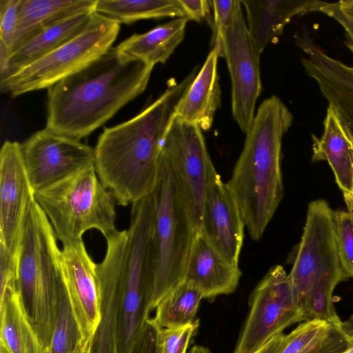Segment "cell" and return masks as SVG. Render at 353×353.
Returning a JSON list of instances; mask_svg holds the SVG:
<instances>
[{"label": "cell", "instance_id": "6da1fadb", "mask_svg": "<svg viewBox=\"0 0 353 353\" xmlns=\"http://www.w3.org/2000/svg\"><path fill=\"white\" fill-rule=\"evenodd\" d=\"M196 70L170 85L139 114L105 128L99 137L94 148L95 169L117 204L132 205L153 192L167 132Z\"/></svg>", "mask_w": 353, "mask_h": 353}, {"label": "cell", "instance_id": "7a4b0ae2", "mask_svg": "<svg viewBox=\"0 0 353 353\" xmlns=\"http://www.w3.org/2000/svg\"><path fill=\"white\" fill-rule=\"evenodd\" d=\"M153 66L121 55L117 47L48 88L46 128L79 140L146 88Z\"/></svg>", "mask_w": 353, "mask_h": 353}, {"label": "cell", "instance_id": "3957f363", "mask_svg": "<svg viewBox=\"0 0 353 353\" xmlns=\"http://www.w3.org/2000/svg\"><path fill=\"white\" fill-rule=\"evenodd\" d=\"M292 120V113L278 97L265 99L245 134L243 150L226 183L254 241L263 236L283 196L281 145Z\"/></svg>", "mask_w": 353, "mask_h": 353}, {"label": "cell", "instance_id": "277c9868", "mask_svg": "<svg viewBox=\"0 0 353 353\" xmlns=\"http://www.w3.org/2000/svg\"><path fill=\"white\" fill-rule=\"evenodd\" d=\"M54 230L34 198L28 209L18 253V288L25 308L49 350L64 288Z\"/></svg>", "mask_w": 353, "mask_h": 353}, {"label": "cell", "instance_id": "5b68a950", "mask_svg": "<svg viewBox=\"0 0 353 353\" xmlns=\"http://www.w3.org/2000/svg\"><path fill=\"white\" fill-rule=\"evenodd\" d=\"M152 194L154 225L151 310L183 281L198 232L171 167L163 154L158 181Z\"/></svg>", "mask_w": 353, "mask_h": 353}, {"label": "cell", "instance_id": "8992f818", "mask_svg": "<svg viewBox=\"0 0 353 353\" xmlns=\"http://www.w3.org/2000/svg\"><path fill=\"white\" fill-rule=\"evenodd\" d=\"M34 199L49 219L62 245L83 241L96 229L107 239L116 228V200L101 182L95 165L34 192Z\"/></svg>", "mask_w": 353, "mask_h": 353}, {"label": "cell", "instance_id": "52a82bcc", "mask_svg": "<svg viewBox=\"0 0 353 353\" xmlns=\"http://www.w3.org/2000/svg\"><path fill=\"white\" fill-rule=\"evenodd\" d=\"M131 206L118 318V353H130L151 311L154 225L152 194Z\"/></svg>", "mask_w": 353, "mask_h": 353}, {"label": "cell", "instance_id": "ba28073f", "mask_svg": "<svg viewBox=\"0 0 353 353\" xmlns=\"http://www.w3.org/2000/svg\"><path fill=\"white\" fill-rule=\"evenodd\" d=\"M119 30L117 21L94 12L79 36L0 81L1 92L16 97L50 88L105 53Z\"/></svg>", "mask_w": 353, "mask_h": 353}, {"label": "cell", "instance_id": "9c48e42d", "mask_svg": "<svg viewBox=\"0 0 353 353\" xmlns=\"http://www.w3.org/2000/svg\"><path fill=\"white\" fill-rule=\"evenodd\" d=\"M303 321L289 274L271 268L251 296L250 310L234 353H255L276 335Z\"/></svg>", "mask_w": 353, "mask_h": 353}, {"label": "cell", "instance_id": "30bf717a", "mask_svg": "<svg viewBox=\"0 0 353 353\" xmlns=\"http://www.w3.org/2000/svg\"><path fill=\"white\" fill-rule=\"evenodd\" d=\"M162 154L171 167L199 232L207 190L217 174L202 130L196 125L174 118L164 140Z\"/></svg>", "mask_w": 353, "mask_h": 353}, {"label": "cell", "instance_id": "8fae6325", "mask_svg": "<svg viewBox=\"0 0 353 353\" xmlns=\"http://www.w3.org/2000/svg\"><path fill=\"white\" fill-rule=\"evenodd\" d=\"M342 271L335 235L334 211L326 201H313L307 208L303 235L289 274L301 309L320 278Z\"/></svg>", "mask_w": 353, "mask_h": 353}, {"label": "cell", "instance_id": "7c38bea8", "mask_svg": "<svg viewBox=\"0 0 353 353\" xmlns=\"http://www.w3.org/2000/svg\"><path fill=\"white\" fill-rule=\"evenodd\" d=\"M21 148L34 192L95 165L94 148L47 128L32 134Z\"/></svg>", "mask_w": 353, "mask_h": 353}, {"label": "cell", "instance_id": "4fadbf2b", "mask_svg": "<svg viewBox=\"0 0 353 353\" xmlns=\"http://www.w3.org/2000/svg\"><path fill=\"white\" fill-rule=\"evenodd\" d=\"M261 54L254 46L242 12L236 0L225 37V57L232 83V111L242 132L249 130L256 101L261 92Z\"/></svg>", "mask_w": 353, "mask_h": 353}, {"label": "cell", "instance_id": "5bb4252c", "mask_svg": "<svg viewBox=\"0 0 353 353\" xmlns=\"http://www.w3.org/2000/svg\"><path fill=\"white\" fill-rule=\"evenodd\" d=\"M63 283L82 341L93 339L102 319V297L97 263L83 241L63 245Z\"/></svg>", "mask_w": 353, "mask_h": 353}, {"label": "cell", "instance_id": "9a60e30c", "mask_svg": "<svg viewBox=\"0 0 353 353\" xmlns=\"http://www.w3.org/2000/svg\"><path fill=\"white\" fill-rule=\"evenodd\" d=\"M21 143L6 141L0 151V244L19 252L25 217L34 198Z\"/></svg>", "mask_w": 353, "mask_h": 353}, {"label": "cell", "instance_id": "2e32d148", "mask_svg": "<svg viewBox=\"0 0 353 353\" xmlns=\"http://www.w3.org/2000/svg\"><path fill=\"white\" fill-rule=\"evenodd\" d=\"M0 353H50L25 308L10 256L0 259Z\"/></svg>", "mask_w": 353, "mask_h": 353}, {"label": "cell", "instance_id": "e0dca14e", "mask_svg": "<svg viewBox=\"0 0 353 353\" xmlns=\"http://www.w3.org/2000/svg\"><path fill=\"white\" fill-rule=\"evenodd\" d=\"M295 42L306 54L301 58L305 72L353 135V66L327 54L306 33L297 34Z\"/></svg>", "mask_w": 353, "mask_h": 353}, {"label": "cell", "instance_id": "ac0fdd59", "mask_svg": "<svg viewBox=\"0 0 353 353\" xmlns=\"http://www.w3.org/2000/svg\"><path fill=\"white\" fill-rule=\"evenodd\" d=\"M245 226L236 200L217 173L207 190L199 232L226 259L239 265Z\"/></svg>", "mask_w": 353, "mask_h": 353}, {"label": "cell", "instance_id": "d6986e66", "mask_svg": "<svg viewBox=\"0 0 353 353\" xmlns=\"http://www.w3.org/2000/svg\"><path fill=\"white\" fill-rule=\"evenodd\" d=\"M241 272L197 232L185 267L183 281L196 288L205 299L233 292Z\"/></svg>", "mask_w": 353, "mask_h": 353}, {"label": "cell", "instance_id": "ffe728a7", "mask_svg": "<svg viewBox=\"0 0 353 353\" xmlns=\"http://www.w3.org/2000/svg\"><path fill=\"white\" fill-rule=\"evenodd\" d=\"M323 127L320 138L312 134V160L327 161L348 211H353V135L330 106Z\"/></svg>", "mask_w": 353, "mask_h": 353}, {"label": "cell", "instance_id": "44dd1931", "mask_svg": "<svg viewBox=\"0 0 353 353\" xmlns=\"http://www.w3.org/2000/svg\"><path fill=\"white\" fill-rule=\"evenodd\" d=\"M246 11L252 42L261 54L275 43L285 26L297 15L318 11L323 1L315 0H240Z\"/></svg>", "mask_w": 353, "mask_h": 353}, {"label": "cell", "instance_id": "7402d4cb", "mask_svg": "<svg viewBox=\"0 0 353 353\" xmlns=\"http://www.w3.org/2000/svg\"><path fill=\"white\" fill-rule=\"evenodd\" d=\"M218 58L216 51L212 48L180 100L174 114V118L196 125L204 131L211 128L221 104Z\"/></svg>", "mask_w": 353, "mask_h": 353}, {"label": "cell", "instance_id": "603a6c76", "mask_svg": "<svg viewBox=\"0 0 353 353\" xmlns=\"http://www.w3.org/2000/svg\"><path fill=\"white\" fill-rule=\"evenodd\" d=\"M97 2V0H20L10 55L52 25L79 13L95 11Z\"/></svg>", "mask_w": 353, "mask_h": 353}, {"label": "cell", "instance_id": "cb8c5ba5", "mask_svg": "<svg viewBox=\"0 0 353 353\" xmlns=\"http://www.w3.org/2000/svg\"><path fill=\"white\" fill-rule=\"evenodd\" d=\"M94 12H83L68 17L29 40L10 56L3 80L79 36L90 24Z\"/></svg>", "mask_w": 353, "mask_h": 353}, {"label": "cell", "instance_id": "d4e9b609", "mask_svg": "<svg viewBox=\"0 0 353 353\" xmlns=\"http://www.w3.org/2000/svg\"><path fill=\"white\" fill-rule=\"evenodd\" d=\"M189 20L179 17L142 34H134L117 46L128 59H139L154 66L165 63L183 41Z\"/></svg>", "mask_w": 353, "mask_h": 353}, {"label": "cell", "instance_id": "484cf974", "mask_svg": "<svg viewBox=\"0 0 353 353\" xmlns=\"http://www.w3.org/2000/svg\"><path fill=\"white\" fill-rule=\"evenodd\" d=\"M95 12L119 23L168 17L186 18L179 0H97Z\"/></svg>", "mask_w": 353, "mask_h": 353}, {"label": "cell", "instance_id": "4316f807", "mask_svg": "<svg viewBox=\"0 0 353 353\" xmlns=\"http://www.w3.org/2000/svg\"><path fill=\"white\" fill-rule=\"evenodd\" d=\"M203 294L192 285L183 281L167 294L155 307L154 321L161 328L186 325L196 321Z\"/></svg>", "mask_w": 353, "mask_h": 353}, {"label": "cell", "instance_id": "83f0119b", "mask_svg": "<svg viewBox=\"0 0 353 353\" xmlns=\"http://www.w3.org/2000/svg\"><path fill=\"white\" fill-rule=\"evenodd\" d=\"M347 278L343 271L327 274L320 278L314 283L302 305L303 321H324L342 332L343 322L338 316L334 307L332 294L335 287Z\"/></svg>", "mask_w": 353, "mask_h": 353}, {"label": "cell", "instance_id": "f1b7e54d", "mask_svg": "<svg viewBox=\"0 0 353 353\" xmlns=\"http://www.w3.org/2000/svg\"><path fill=\"white\" fill-rule=\"evenodd\" d=\"M337 331L324 321H304L285 335L279 353H312L323 346Z\"/></svg>", "mask_w": 353, "mask_h": 353}, {"label": "cell", "instance_id": "f546056e", "mask_svg": "<svg viewBox=\"0 0 353 353\" xmlns=\"http://www.w3.org/2000/svg\"><path fill=\"white\" fill-rule=\"evenodd\" d=\"M81 341L64 285L49 348L50 353H76Z\"/></svg>", "mask_w": 353, "mask_h": 353}, {"label": "cell", "instance_id": "4dcf8cb0", "mask_svg": "<svg viewBox=\"0 0 353 353\" xmlns=\"http://www.w3.org/2000/svg\"><path fill=\"white\" fill-rule=\"evenodd\" d=\"M335 235L341 267L353 277V211H334Z\"/></svg>", "mask_w": 353, "mask_h": 353}, {"label": "cell", "instance_id": "1f68e13d", "mask_svg": "<svg viewBox=\"0 0 353 353\" xmlns=\"http://www.w3.org/2000/svg\"><path fill=\"white\" fill-rule=\"evenodd\" d=\"M236 0L211 1L213 8L212 48L219 57H225V37L232 20Z\"/></svg>", "mask_w": 353, "mask_h": 353}, {"label": "cell", "instance_id": "d6a6232c", "mask_svg": "<svg viewBox=\"0 0 353 353\" xmlns=\"http://www.w3.org/2000/svg\"><path fill=\"white\" fill-rule=\"evenodd\" d=\"M199 327V321L176 327L161 328V353H185L190 339Z\"/></svg>", "mask_w": 353, "mask_h": 353}, {"label": "cell", "instance_id": "836d02e7", "mask_svg": "<svg viewBox=\"0 0 353 353\" xmlns=\"http://www.w3.org/2000/svg\"><path fill=\"white\" fill-rule=\"evenodd\" d=\"M19 3L20 0L0 1V43L7 49L9 55L17 30Z\"/></svg>", "mask_w": 353, "mask_h": 353}, {"label": "cell", "instance_id": "e575fe53", "mask_svg": "<svg viewBox=\"0 0 353 353\" xmlns=\"http://www.w3.org/2000/svg\"><path fill=\"white\" fill-rule=\"evenodd\" d=\"M161 327L152 318H148L134 344L130 353H161Z\"/></svg>", "mask_w": 353, "mask_h": 353}, {"label": "cell", "instance_id": "d590c367", "mask_svg": "<svg viewBox=\"0 0 353 353\" xmlns=\"http://www.w3.org/2000/svg\"><path fill=\"white\" fill-rule=\"evenodd\" d=\"M318 12L325 13L339 22L345 30L349 40L347 46L353 52V20L344 15L340 10L337 2L323 1Z\"/></svg>", "mask_w": 353, "mask_h": 353}, {"label": "cell", "instance_id": "8d00e7d4", "mask_svg": "<svg viewBox=\"0 0 353 353\" xmlns=\"http://www.w3.org/2000/svg\"><path fill=\"white\" fill-rule=\"evenodd\" d=\"M188 20L201 21L210 10L211 1L179 0Z\"/></svg>", "mask_w": 353, "mask_h": 353}, {"label": "cell", "instance_id": "74e56055", "mask_svg": "<svg viewBox=\"0 0 353 353\" xmlns=\"http://www.w3.org/2000/svg\"><path fill=\"white\" fill-rule=\"evenodd\" d=\"M347 342L341 331H337L323 346L312 353H336L347 347Z\"/></svg>", "mask_w": 353, "mask_h": 353}, {"label": "cell", "instance_id": "f35d334b", "mask_svg": "<svg viewBox=\"0 0 353 353\" xmlns=\"http://www.w3.org/2000/svg\"><path fill=\"white\" fill-rule=\"evenodd\" d=\"M284 337L283 333L276 335L255 353H279Z\"/></svg>", "mask_w": 353, "mask_h": 353}, {"label": "cell", "instance_id": "ab89813d", "mask_svg": "<svg viewBox=\"0 0 353 353\" xmlns=\"http://www.w3.org/2000/svg\"><path fill=\"white\" fill-rule=\"evenodd\" d=\"M341 12L353 20V0H342L337 2Z\"/></svg>", "mask_w": 353, "mask_h": 353}, {"label": "cell", "instance_id": "60d3db41", "mask_svg": "<svg viewBox=\"0 0 353 353\" xmlns=\"http://www.w3.org/2000/svg\"><path fill=\"white\" fill-rule=\"evenodd\" d=\"M342 332L347 343L353 340V316L348 321L343 323Z\"/></svg>", "mask_w": 353, "mask_h": 353}, {"label": "cell", "instance_id": "b9f144b4", "mask_svg": "<svg viewBox=\"0 0 353 353\" xmlns=\"http://www.w3.org/2000/svg\"><path fill=\"white\" fill-rule=\"evenodd\" d=\"M94 339H90L85 341H82L76 352V353H92Z\"/></svg>", "mask_w": 353, "mask_h": 353}, {"label": "cell", "instance_id": "7bdbcfd3", "mask_svg": "<svg viewBox=\"0 0 353 353\" xmlns=\"http://www.w3.org/2000/svg\"><path fill=\"white\" fill-rule=\"evenodd\" d=\"M188 353H211L210 350L204 347L203 345H194L190 350L188 352Z\"/></svg>", "mask_w": 353, "mask_h": 353}, {"label": "cell", "instance_id": "ee69618b", "mask_svg": "<svg viewBox=\"0 0 353 353\" xmlns=\"http://www.w3.org/2000/svg\"><path fill=\"white\" fill-rule=\"evenodd\" d=\"M336 353H353V340L347 343V346L346 348Z\"/></svg>", "mask_w": 353, "mask_h": 353}, {"label": "cell", "instance_id": "f6af8a7d", "mask_svg": "<svg viewBox=\"0 0 353 353\" xmlns=\"http://www.w3.org/2000/svg\"><path fill=\"white\" fill-rule=\"evenodd\" d=\"M352 195H353V187H352Z\"/></svg>", "mask_w": 353, "mask_h": 353}]
</instances>
